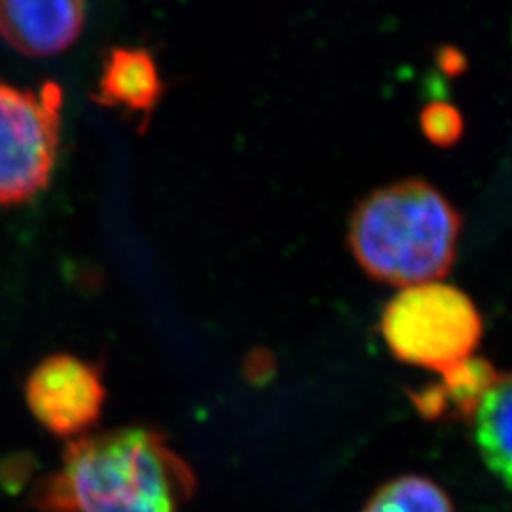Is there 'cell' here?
<instances>
[{
	"label": "cell",
	"instance_id": "obj_1",
	"mask_svg": "<svg viewBox=\"0 0 512 512\" xmlns=\"http://www.w3.org/2000/svg\"><path fill=\"white\" fill-rule=\"evenodd\" d=\"M192 490L190 467L164 437L129 427L71 440L33 501L42 512H179Z\"/></svg>",
	"mask_w": 512,
	"mask_h": 512
},
{
	"label": "cell",
	"instance_id": "obj_2",
	"mask_svg": "<svg viewBox=\"0 0 512 512\" xmlns=\"http://www.w3.org/2000/svg\"><path fill=\"white\" fill-rule=\"evenodd\" d=\"M463 220L435 186L408 179L374 190L349 220V249L372 279L414 287L450 274Z\"/></svg>",
	"mask_w": 512,
	"mask_h": 512
},
{
	"label": "cell",
	"instance_id": "obj_3",
	"mask_svg": "<svg viewBox=\"0 0 512 512\" xmlns=\"http://www.w3.org/2000/svg\"><path fill=\"white\" fill-rule=\"evenodd\" d=\"M382 334L399 361L444 374L473 357L482 319L467 294L435 281L397 294L385 306Z\"/></svg>",
	"mask_w": 512,
	"mask_h": 512
},
{
	"label": "cell",
	"instance_id": "obj_4",
	"mask_svg": "<svg viewBox=\"0 0 512 512\" xmlns=\"http://www.w3.org/2000/svg\"><path fill=\"white\" fill-rule=\"evenodd\" d=\"M61 105L57 84L38 92L0 84V205L25 202L50 181Z\"/></svg>",
	"mask_w": 512,
	"mask_h": 512
},
{
	"label": "cell",
	"instance_id": "obj_5",
	"mask_svg": "<svg viewBox=\"0 0 512 512\" xmlns=\"http://www.w3.org/2000/svg\"><path fill=\"white\" fill-rule=\"evenodd\" d=\"M107 389L97 366L69 353L42 359L27 376L25 403L54 437H84L103 414Z\"/></svg>",
	"mask_w": 512,
	"mask_h": 512
},
{
	"label": "cell",
	"instance_id": "obj_6",
	"mask_svg": "<svg viewBox=\"0 0 512 512\" xmlns=\"http://www.w3.org/2000/svg\"><path fill=\"white\" fill-rule=\"evenodd\" d=\"M86 0H0V37L16 52L48 57L82 33Z\"/></svg>",
	"mask_w": 512,
	"mask_h": 512
},
{
	"label": "cell",
	"instance_id": "obj_7",
	"mask_svg": "<svg viewBox=\"0 0 512 512\" xmlns=\"http://www.w3.org/2000/svg\"><path fill=\"white\" fill-rule=\"evenodd\" d=\"M164 80L147 50L112 48L105 55L97 82V103L122 107L145 118L152 116L164 95Z\"/></svg>",
	"mask_w": 512,
	"mask_h": 512
},
{
	"label": "cell",
	"instance_id": "obj_8",
	"mask_svg": "<svg viewBox=\"0 0 512 512\" xmlns=\"http://www.w3.org/2000/svg\"><path fill=\"white\" fill-rule=\"evenodd\" d=\"M499 378L501 372L490 361L469 357L461 365L444 372L442 384L425 387L412 395V399L429 420L452 418L469 423L476 406Z\"/></svg>",
	"mask_w": 512,
	"mask_h": 512
},
{
	"label": "cell",
	"instance_id": "obj_9",
	"mask_svg": "<svg viewBox=\"0 0 512 512\" xmlns=\"http://www.w3.org/2000/svg\"><path fill=\"white\" fill-rule=\"evenodd\" d=\"M509 374H501L471 418L480 458L503 486L511 484V401Z\"/></svg>",
	"mask_w": 512,
	"mask_h": 512
},
{
	"label": "cell",
	"instance_id": "obj_10",
	"mask_svg": "<svg viewBox=\"0 0 512 512\" xmlns=\"http://www.w3.org/2000/svg\"><path fill=\"white\" fill-rule=\"evenodd\" d=\"M365 512H454L450 497L421 476H403L385 484Z\"/></svg>",
	"mask_w": 512,
	"mask_h": 512
},
{
	"label": "cell",
	"instance_id": "obj_11",
	"mask_svg": "<svg viewBox=\"0 0 512 512\" xmlns=\"http://www.w3.org/2000/svg\"><path fill=\"white\" fill-rule=\"evenodd\" d=\"M423 135L440 148L454 147L463 135V118L450 103H431L421 110Z\"/></svg>",
	"mask_w": 512,
	"mask_h": 512
}]
</instances>
